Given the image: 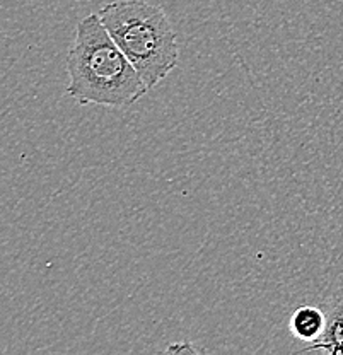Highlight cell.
Segmentation results:
<instances>
[{
    "label": "cell",
    "mask_w": 343,
    "mask_h": 355,
    "mask_svg": "<svg viewBox=\"0 0 343 355\" xmlns=\"http://www.w3.org/2000/svg\"><path fill=\"white\" fill-rule=\"evenodd\" d=\"M67 94L79 105L128 108L149 91L98 12L77 24L67 55Z\"/></svg>",
    "instance_id": "obj_1"
},
{
    "label": "cell",
    "mask_w": 343,
    "mask_h": 355,
    "mask_svg": "<svg viewBox=\"0 0 343 355\" xmlns=\"http://www.w3.org/2000/svg\"><path fill=\"white\" fill-rule=\"evenodd\" d=\"M324 323H326V316L323 309L315 308V306H302L294 311L290 318V331L296 335V338L311 343L319 338L324 330Z\"/></svg>",
    "instance_id": "obj_4"
},
{
    "label": "cell",
    "mask_w": 343,
    "mask_h": 355,
    "mask_svg": "<svg viewBox=\"0 0 343 355\" xmlns=\"http://www.w3.org/2000/svg\"><path fill=\"white\" fill-rule=\"evenodd\" d=\"M98 14L149 91L176 69L178 35L159 7L146 0H114Z\"/></svg>",
    "instance_id": "obj_2"
},
{
    "label": "cell",
    "mask_w": 343,
    "mask_h": 355,
    "mask_svg": "<svg viewBox=\"0 0 343 355\" xmlns=\"http://www.w3.org/2000/svg\"><path fill=\"white\" fill-rule=\"evenodd\" d=\"M182 350H188V352H197V349H195V347H191L190 343H186V342H182L179 345H171L168 349V352H182Z\"/></svg>",
    "instance_id": "obj_5"
},
{
    "label": "cell",
    "mask_w": 343,
    "mask_h": 355,
    "mask_svg": "<svg viewBox=\"0 0 343 355\" xmlns=\"http://www.w3.org/2000/svg\"><path fill=\"white\" fill-rule=\"evenodd\" d=\"M326 323L324 330L311 342V345L301 349V352H321L328 355H343V288L331 294L324 309Z\"/></svg>",
    "instance_id": "obj_3"
}]
</instances>
